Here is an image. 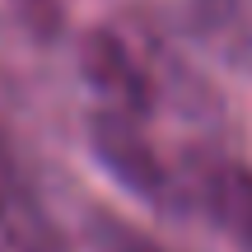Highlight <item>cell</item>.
Listing matches in <instances>:
<instances>
[{"instance_id":"cell-2","label":"cell","mask_w":252,"mask_h":252,"mask_svg":"<svg viewBox=\"0 0 252 252\" xmlns=\"http://www.w3.org/2000/svg\"><path fill=\"white\" fill-rule=\"evenodd\" d=\"M182 206L196 210L206 224H215L229 243L252 252V168L238 159L191 163L182 178Z\"/></svg>"},{"instance_id":"cell-1","label":"cell","mask_w":252,"mask_h":252,"mask_svg":"<svg viewBox=\"0 0 252 252\" xmlns=\"http://www.w3.org/2000/svg\"><path fill=\"white\" fill-rule=\"evenodd\" d=\"M94 154L126 191L145 196L150 206H163V210L182 206V178L154 154V145L131 126L126 112H108L94 122Z\"/></svg>"},{"instance_id":"cell-3","label":"cell","mask_w":252,"mask_h":252,"mask_svg":"<svg viewBox=\"0 0 252 252\" xmlns=\"http://www.w3.org/2000/svg\"><path fill=\"white\" fill-rule=\"evenodd\" d=\"M98 243H103V252H163V248L145 243V238L135 234V229H126V224H103Z\"/></svg>"}]
</instances>
